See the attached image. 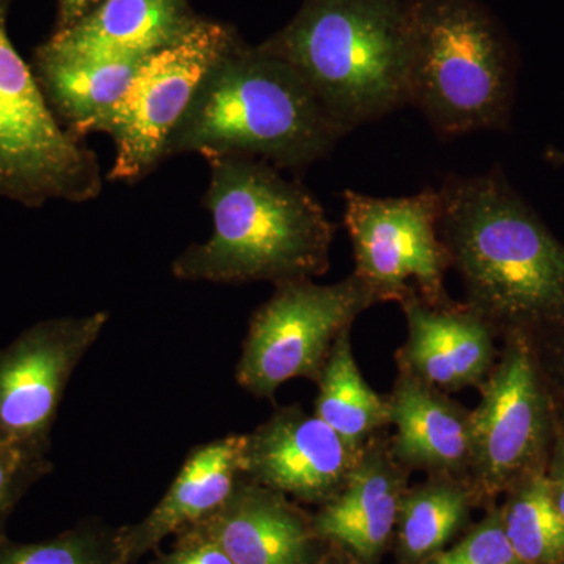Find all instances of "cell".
Here are the masks:
<instances>
[{
  "mask_svg": "<svg viewBox=\"0 0 564 564\" xmlns=\"http://www.w3.org/2000/svg\"><path fill=\"white\" fill-rule=\"evenodd\" d=\"M508 543L522 564L564 563V518L544 467L525 475L500 508Z\"/></svg>",
  "mask_w": 564,
  "mask_h": 564,
  "instance_id": "22",
  "label": "cell"
},
{
  "mask_svg": "<svg viewBox=\"0 0 564 564\" xmlns=\"http://www.w3.org/2000/svg\"><path fill=\"white\" fill-rule=\"evenodd\" d=\"M373 303V293L355 273L336 284L278 282L273 295L252 315L237 362V383L259 399H273L295 378L317 381L340 334Z\"/></svg>",
  "mask_w": 564,
  "mask_h": 564,
  "instance_id": "7",
  "label": "cell"
},
{
  "mask_svg": "<svg viewBox=\"0 0 564 564\" xmlns=\"http://www.w3.org/2000/svg\"><path fill=\"white\" fill-rule=\"evenodd\" d=\"M359 458L317 415L295 404L245 434L242 477L300 502L325 505Z\"/></svg>",
  "mask_w": 564,
  "mask_h": 564,
  "instance_id": "12",
  "label": "cell"
},
{
  "mask_svg": "<svg viewBox=\"0 0 564 564\" xmlns=\"http://www.w3.org/2000/svg\"><path fill=\"white\" fill-rule=\"evenodd\" d=\"M473 486L452 477L406 489L397 514V545L403 564H419L443 551L469 519Z\"/></svg>",
  "mask_w": 564,
  "mask_h": 564,
  "instance_id": "21",
  "label": "cell"
},
{
  "mask_svg": "<svg viewBox=\"0 0 564 564\" xmlns=\"http://www.w3.org/2000/svg\"><path fill=\"white\" fill-rule=\"evenodd\" d=\"M389 406L395 426L391 454L397 463L436 477L455 478L470 469V413L459 404L402 370Z\"/></svg>",
  "mask_w": 564,
  "mask_h": 564,
  "instance_id": "18",
  "label": "cell"
},
{
  "mask_svg": "<svg viewBox=\"0 0 564 564\" xmlns=\"http://www.w3.org/2000/svg\"><path fill=\"white\" fill-rule=\"evenodd\" d=\"M118 529L84 522L68 532L40 543L0 541V564H124Z\"/></svg>",
  "mask_w": 564,
  "mask_h": 564,
  "instance_id": "23",
  "label": "cell"
},
{
  "mask_svg": "<svg viewBox=\"0 0 564 564\" xmlns=\"http://www.w3.org/2000/svg\"><path fill=\"white\" fill-rule=\"evenodd\" d=\"M545 159L555 165H564V152L558 150H549L545 152Z\"/></svg>",
  "mask_w": 564,
  "mask_h": 564,
  "instance_id": "30",
  "label": "cell"
},
{
  "mask_svg": "<svg viewBox=\"0 0 564 564\" xmlns=\"http://www.w3.org/2000/svg\"><path fill=\"white\" fill-rule=\"evenodd\" d=\"M109 318L98 311L35 323L0 350V443L50 452L66 386Z\"/></svg>",
  "mask_w": 564,
  "mask_h": 564,
  "instance_id": "11",
  "label": "cell"
},
{
  "mask_svg": "<svg viewBox=\"0 0 564 564\" xmlns=\"http://www.w3.org/2000/svg\"><path fill=\"white\" fill-rule=\"evenodd\" d=\"M408 104L443 137L502 129L513 96V57L478 0H408Z\"/></svg>",
  "mask_w": 564,
  "mask_h": 564,
  "instance_id": "5",
  "label": "cell"
},
{
  "mask_svg": "<svg viewBox=\"0 0 564 564\" xmlns=\"http://www.w3.org/2000/svg\"><path fill=\"white\" fill-rule=\"evenodd\" d=\"M52 470L50 452L0 443V541L3 525L28 489Z\"/></svg>",
  "mask_w": 564,
  "mask_h": 564,
  "instance_id": "25",
  "label": "cell"
},
{
  "mask_svg": "<svg viewBox=\"0 0 564 564\" xmlns=\"http://www.w3.org/2000/svg\"><path fill=\"white\" fill-rule=\"evenodd\" d=\"M562 564H564V563H562Z\"/></svg>",
  "mask_w": 564,
  "mask_h": 564,
  "instance_id": "33",
  "label": "cell"
},
{
  "mask_svg": "<svg viewBox=\"0 0 564 564\" xmlns=\"http://www.w3.org/2000/svg\"><path fill=\"white\" fill-rule=\"evenodd\" d=\"M207 163L203 206L212 215V234L173 262L176 280L278 284L328 272L334 225L313 193L258 159Z\"/></svg>",
  "mask_w": 564,
  "mask_h": 564,
  "instance_id": "3",
  "label": "cell"
},
{
  "mask_svg": "<svg viewBox=\"0 0 564 564\" xmlns=\"http://www.w3.org/2000/svg\"><path fill=\"white\" fill-rule=\"evenodd\" d=\"M315 564H361L347 551L336 544H328V549L323 552L321 560Z\"/></svg>",
  "mask_w": 564,
  "mask_h": 564,
  "instance_id": "29",
  "label": "cell"
},
{
  "mask_svg": "<svg viewBox=\"0 0 564 564\" xmlns=\"http://www.w3.org/2000/svg\"><path fill=\"white\" fill-rule=\"evenodd\" d=\"M555 423L556 432H560V434H562L564 437V410L562 411V414L558 415V419H556Z\"/></svg>",
  "mask_w": 564,
  "mask_h": 564,
  "instance_id": "32",
  "label": "cell"
},
{
  "mask_svg": "<svg viewBox=\"0 0 564 564\" xmlns=\"http://www.w3.org/2000/svg\"><path fill=\"white\" fill-rule=\"evenodd\" d=\"M236 39L228 25L199 20L184 39L140 63L121 98L90 129L110 135L117 148L110 181L133 184L165 162L166 144L196 88Z\"/></svg>",
  "mask_w": 564,
  "mask_h": 564,
  "instance_id": "8",
  "label": "cell"
},
{
  "mask_svg": "<svg viewBox=\"0 0 564 564\" xmlns=\"http://www.w3.org/2000/svg\"><path fill=\"white\" fill-rule=\"evenodd\" d=\"M441 239L467 306L510 329L564 328V247L500 173L440 188Z\"/></svg>",
  "mask_w": 564,
  "mask_h": 564,
  "instance_id": "1",
  "label": "cell"
},
{
  "mask_svg": "<svg viewBox=\"0 0 564 564\" xmlns=\"http://www.w3.org/2000/svg\"><path fill=\"white\" fill-rule=\"evenodd\" d=\"M408 340L400 369L437 391L484 384L494 369L492 325L469 306L430 304L419 296L402 303Z\"/></svg>",
  "mask_w": 564,
  "mask_h": 564,
  "instance_id": "14",
  "label": "cell"
},
{
  "mask_svg": "<svg viewBox=\"0 0 564 564\" xmlns=\"http://www.w3.org/2000/svg\"><path fill=\"white\" fill-rule=\"evenodd\" d=\"M243 443L245 434H228L193 447L150 514L137 524L118 529L122 563H135L166 538L215 513L242 478Z\"/></svg>",
  "mask_w": 564,
  "mask_h": 564,
  "instance_id": "16",
  "label": "cell"
},
{
  "mask_svg": "<svg viewBox=\"0 0 564 564\" xmlns=\"http://www.w3.org/2000/svg\"><path fill=\"white\" fill-rule=\"evenodd\" d=\"M345 135L288 62L237 36L196 88L165 161L181 154L247 158L300 172Z\"/></svg>",
  "mask_w": 564,
  "mask_h": 564,
  "instance_id": "2",
  "label": "cell"
},
{
  "mask_svg": "<svg viewBox=\"0 0 564 564\" xmlns=\"http://www.w3.org/2000/svg\"><path fill=\"white\" fill-rule=\"evenodd\" d=\"M143 61H65L35 52L32 69L63 128L84 141L95 121L121 98Z\"/></svg>",
  "mask_w": 564,
  "mask_h": 564,
  "instance_id": "19",
  "label": "cell"
},
{
  "mask_svg": "<svg viewBox=\"0 0 564 564\" xmlns=\"http://www.w3.org/2000/svg\"><path fill=\"white\" fill-rule=\"evenodd\" d=\"M402 464L377 443L364 448L347 484L313 518L315 533L361 564H375L395 530L404 488Z\"/></svg>",
  "mask_w": 564,
  "mask_h": 564,
  "instance_id": "17",
  "label": "cell"
},
{
  "mask_svg": "<svg viewBox=\"0 0 564 564\" xmlns=\"http://www.w3.org/2000/svg\"><path fill=\"white\" fill-rule=\"evenodd\" d=\"M234 564H315L325 541L313 518L281 492L240 478L231 496L199 524Z\"/></svg>",
  "mask_w": 564,
  "mask_h": 564,
  "instance_id": "13",
  "label": "cell"
},
{
  "mask_svg": "<svg viewBox=\"0 0 564 564\" xmlns=\"http://www.w3.org/2000/svg\"><path fill=\"white\" fill-rule=\"evenodd\" d=\"M198 21L188 0H101L36 52L65 61H141L184 39Z\"/></svg>",
  "mask_w": 564,
  "mask_h": 564,
  "instance_id": "15",
  "label": "cell"
},
{
  "mask_svg": "<svg viewBox=\"0 0 564 564\" xmlns=\"http://www.w3.org/2000/svg\"><path fill=\"white\" fill-rule=\"evenodd\" d=\"M151 564H234L229 555L212 538L195 527L177 533L172 551L159 554Z\"/></svg>",
  "mask_w": 564,
  "mask_h": 564,
  "instance_id": "26",
  "label": "cell"
},
{
  "mask_svg": "<svg viewBox=\"0 0 564 564\" xmlns=\"http://www.w3.org/2000/svg\"><path fill=\"white\" fill-rule=\"evenodd\" d=\"M475 494L510 491L540 469L552 433L547 393L524 329H510L502 359L486 378L470 413Z\"/></svg>",
  "mask_w": 564,
  "mask_h": 564,
  "instance_id": "10",
  "label": "cell"
},
{
  "mask_svg": "<svg viewBox=\"0 0 564 564\" xmlns=\"http://www.w3.org/2000/svg\"><path fill=\"white\" fill-rule=\"evenodd\" d=\"M262 46L303 77L347 133L408 104V0H304Z\"/></svg>",
  "mask_w": 564,
  "mask_h": 564,
  "instance_id": "4",
  "label": "cell"
},
{
  "mask_svg": "<svg viewBox=\"0 0 564 564\" xmlns=\"http://www.w3.org/2000/svg\"><path fill=\"white\" fill-rule=\"evenodd\" d=\"M315 400V415L333 430L350 451L362 455L369 437L391 425L389 400L367 384L352 355L350 329L340 334L326 359Z\"/></svg>",
  "mask_w": 564,
  "mask_h": 564,
  "instance_id": "20",
  "label": "cell"
},
{
  "mask_svg": "<svg viewBox=\"0 0 564 564\" xmlns=\"http://www.w3.org/2000/svg\"><path fill=\"white\" fill-rule=\"evenodd\" d=\"M419 564H522L508 543L500 508L488 513L454 547L443 549Z\"/></svg>",
  "mask_w": 564,
  "mask_h": 564,
  "instance_id": "24",
  "label": "cell"
},
{
  "mask_svg": "<svg viewBox=\"0 0 564 564\" xmlns=\"http://www.w3.org/2000/svg\"><path fill=\"white\" fill-rule=\"evenodd\" d=\"M101 0H58L57 31L68 29L87 17Z\"/></svg>",
  "mask_w": 564,
  "mask_h": 564,
  "instance_id": "28",
  "label": "cell"
},
{
  "mask_svg": "<svg viewBox=\"0 0 564 564\" xmlns=\"http://www.w3.org/2000/svg\"><path fill=\"white\" fill-rule=\"evenodd\" d=\"M11 0H0V198L25 207L87 203L102 191L98 155L70 135L7 32Z\"/></svg>",
  "mask_w": 564,
  "mask_h": 564,
  "instance_id": "6",
  "label": "cell"
},
{
  "mask_svg": "<svg viewBox=\"0 0 564 564\" xmlns=\"http://www.w3.org/2000/svg\"><path fill=\"white\" fill-rule=\"evenodd\" d=\"M545 473H547L556 507L564 518V437L556 432V429L554 451H552L551 464Z\"/></svg>",
  "mask_w": 564,
  "mask_h": 564,
  "instance_id": "27",
  "label": "cell"
},
{
  "mask_svg": "<svg viewBox=\"0 0 564 564\" xmlns=\"http://www.w3.org/2000/svg\"><path fill=\"white\" fill-rule=\"evenodd\" d=\"M344 202L355 274L377 303L402 304L414 296L430 304L448 303L444 278L451 256L440 234V191L425 188L402 198L347 191Z\"/></svg>",
  "mask_w": 564,
  "mask_h": 564,
  "instance_id": "9",
  "label": "cell"
},
{
  "mask_svg": "<svg viewBox=\"0 0 564 564\" xmlns=\"http://www.w3.org/2000/svg\"><path fill=\"white\" fill-rule=\"evenodd\" d=\"M558 364H560V370H562V373L564 377V334L562 336V340H560V344H558Z\"/></svg>",
  "mask_w": 564,
  "mask_h": 564,
  "instance_id": "31",
  "label": "cell"
}]
</instances>
